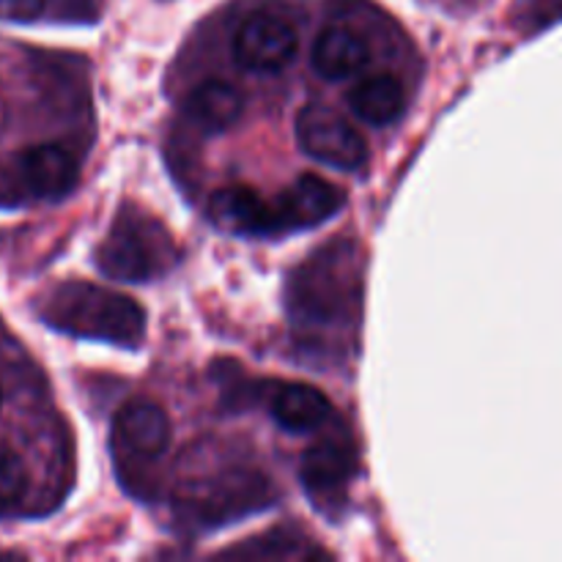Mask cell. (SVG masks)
Masks as SVG:
<instances>
[{
    "instance_id": "6da1fadb",
    "label": "cell",
    "mask_w": 562,
    "mask_h": 562,
    "mask_svg": "<svg viewBox=\"0 0 562 562\" xmlns=\"http://www.w3.org/2000/svg\"><path fill=\"white\" fill-rule=\"evenodd\" d=\"M176 503L184 519L198 527H217L269 508L274 488L256 467L231 453H198L181 461Z\"/></svg>"
},
{
    "instance_id": "7a4b0ae2",
    "label": "cell",
    "mask_w": 562,
    "mask_h": 562,
    "mask_svg": "<svg viewBox=\"0 0 562 562\" xmlns=\"http://www.w3.org/2000/svg\"><path fill=\"white\" fill-rule=\"evenodd\" d=\"M362 269L360 252L351 241H333L313 252L289 280V313L296 327L346 324L360 307Z\"/></svg>"
},
{
    "instance_id": "3957f363",
    "label": "cell",
    "mask_w": 562,
    "mask_h": 562,
    "mask_svg": "<svg viewBox=\"0 0 562 562\" xmlns=\"http://www.w3.org/2000/svg\"><path fill=\"white\" fill-rule=\"evenodd\" d=\"M42 318L49 327L88 340L137 346L146 335V311L132 296L93 283H66L44 300Z\"/></svg>"
},
{
    "instance_id": "277c9868",
    "label": "cell",
    "mask_w": 562,
    "mask_h": 562,
    "mask_svg": "<svg viewBox=\"0 0 562 562\" xmlns=\"http://www.w3.org/2000/svg\"><path fill=\"white\" fill-rule=\"evenodd\" d=\"M176 263L173 236L159 220L124 206L97 250V267L121 283L157 280Z\"/></svg>"
},
{
    "instance_id": "5b68a950",
    "label": "cell",
    "mask_w": 562,
    "mask_h": 562,
    "mask_svg": "<svg viewBox=\"0 0 562 562\" xmlns=\"http://www.w3.org/2000/svg\"><path fill=\"white\" fill-rule=\"evenodd\" d=\"M296 143L307 157L335 170H360L368 162V143L357 126L327 104H305L296 115Z\"/></svg>"
},
{
    "instance_id": "8992f818",
    "label": "cell",
    "mask_w": 562,
    "mask_h": 562,
    "mask_svg": "<svg viewBox=\"0 0 562 562\" xmlns=\"http://www.w3.org/2000/svg\"><path fill=\"white\" fill-rule=\"evenodd\" d=\"M357 475V445L346 431L324 434L305 450L302 459V486L313 503L329 510L346 497Z\"/></svg>"
},
{
    "instance_id": "52a82bcc",
    "label": "cell",
    "mask_w": 562,
    "mask_h": 562,
    "mask_svg": "<svg viewBox=\"0 0 562 562\" xmlns=\"http://www.w3.org/2000/svg\"><path fill=\"white\" fill-rule=\"evenodd\" d=\"M170 420L159 404L148 398H132L115 412L113 450L115 461H126L132 470L159 461L168 453Z\"/></svg>"
},
{
    "instance_id": "ba28073f",
    "label": "cell",
    "mask_w": 562,
    "mask_h": 562,
    "mask_svg": "<svg viewBox=\"0 0 562 562\" xmlns=\"http://www.w3.org/2000/svg\"><path fill=\"white\" fill-rule=\"evenodd\" d=\"M300 49V36L289 20L278 14H252L234 36V58L245 69L274 75L283 71Z\"/></svg>"
},
{
    "instance_id": "9c48e42d",
    "label": "cell",
    "mask_w": 562,
    "mask_h": 562,
    "mask_svg": "<svg viewBox=\"0 0 562 562\" xmlns=\"http://www.w3.org/2000/svg\"><path fill=\"white\" fill-rule=\"evenodd\" d=\"M344 201L346 198L340 187L329 184L322 176H300L272 201L274 231L289 234V231L313 228V225L327 223L329 217L340 212Z\"/></svg>"
},
{
    "instance_id": "30bf717a",
    "label": "cell",
    "mask_w": 562,
    "mask_h": 562,
    "mask_svg": "<svg viewBox=\"0 0 562 562\" xmlns=\"http://www.w3.org/2000/svg\"><path fill=\"white\" fill-rule=\"evenodd\" d=\"M16 179L25 187V195L38 198V201H58L69 195L71 187L77 184V159L60 143H38V146L25 148L14 159Z\"/></svg>"
},
{
    "instance_id": "8fae6325",
    "label": "cell",
    "mask_w": 562,
    "mask_h": 562,
    "mask_svg": "<svg viewBox=\"0 0 562 562\" xmlns=\"http://www.w3.org/2000/svg\"><path fill=\"white\" fill-rule=\"evenodd\" d=\"M209 214H212L214 225H220V228L228 231V234H274L272 201L261 198L247 184H231L214 192L212 201H209Z\"/></svg>"
},
{
    "instance_id": "7c38bea8",
    "label": "cell",
    "mask_w": 562,
    "mask_h": 562,
    "mask_svg": "<svg viewBox=\"0 0 562 562\" xmlns=\"http://www.w3.org/2000/svg\"><path fill=\"white\" fill-rule=\"evenodd\" d=\"M371 60L366 36L349 25H327L313 44V69L329 82L360 75Z\"/></svg>"
},
{
    "instance_id": "4fadbf2b",
    "label": "cell",
    "mask_w": 562,
    "mask_h": 562,
    "mask_svg": "<svg viewBox=\"0 0 562 562\" xmlns=\"http://www.w3.org/2000/svg\"><path fill=\"white\" fill-rule=\"evenodd\" d=\"M269 415H272V420L283 431L307 434L327 426V420H333V404L313 384L289 382L278 384L269 393Z\"/></svg>"
},
{
    "instance_id": "5bb4252c",
    "label": "cell",
    "mask_w": 562,
    "mask_h": 562,
    "mask_svg": "<svg viewBox=\"0 0 562 562\" xmlns=\"http://www.w3.org/2000/svg\"><path fill=\"white\" fill-rule=\"evenodd\" d=\"M245 113V93L225 80H206L192 88L184 102V115L195 130L217 135L231 130Z\"/></svg>"
},
{
    "instance_id": "9a60e30c",
    "label": "cell",
    "mask_w": 562,
    "mask_h": 562,
    "mask_svg": "<svg viewBox=\"0 0 562 562\" xmlns=\"http://www.w3.org/2000/svg\"><path fill=\"white\" fill-rule=\"evenodd\" d=\"M349 108L357 119L371 126H387L404 115L406 110V88L390 71H373L355 82L349 91Z\"/></svg>"
},
{
    "instance_id": "2e32d148",
    "label": "cell",
    "mask_w": 562,
    "mask_h": 562,
    "mask_svg": "<svg viewBox=\"0 0 562 562\" xmlns=\"http://www.w3.org/2000/svg\"><path fill=\"white\" fill-rule=\"evenodd\" d=\"M25 461H22L20 453H14L9 445H0V508H11V505L20 503V499L25 497Z\"/></svg>"
},
{
    "instance_id": "e0dca14e",
    "label": "cell",
    "mask_w": 562,
    "mask_h": 562,
    "mask_svg": "<svg viewBox=\"0 0 562 562\" xmlns=\"http://www.w3.org/2000/svg\"><path fill=\"white\" fill-rule=\"evenodd\" d=\"M514 14L521 31H541L562 20V0H516Z\"/></svg>"
},
{
    "instance_id": "ac0fdd59",
    "label": "cell",
    "mask_w": 562,
    "mask_h": 562,
    "mask_svg": "<svg viewBox=\"0 0 562 562\" xmlns=\"http://www.w3.org/2000/svg\"><path fill=\"white\" fill-rule=\"evenodd\" d=\"M280 541V536H278ZM272 541V538H263L261 543H256V549H241V554H256V558H307V549L302 543V538H289L283 536V543Z\"/></svg>"
},
{
    "instance_id": "d6986e66",
    "label": "cell",
    "mask_w": 562,
    "mask_h": 562,
    "mask_svg": "<svg viewBox=\"0 0 562 562\" xmlns=\"http://www.w3.org/2000/svg\"><path fill=\"white\" fill-rule=\"evenodd\" d=\"M44 0H0V20L31 22L42 14Z\"/></svg>"
},
{
    "instance_id": "ffe728a7",
    "label": "cell",
    "mask_w": 562,
    "mask_h": 562,
    "mask_svg": "<svg viewBox=\"0 0 562 562\" xmlns=\"http://www.w3.org/2000/svg\"><path fill=\"white\" fill-rule=\"evenodd\" d=\"M0 404H3V393H0Z\"/></svg>"
}]
</instances>
